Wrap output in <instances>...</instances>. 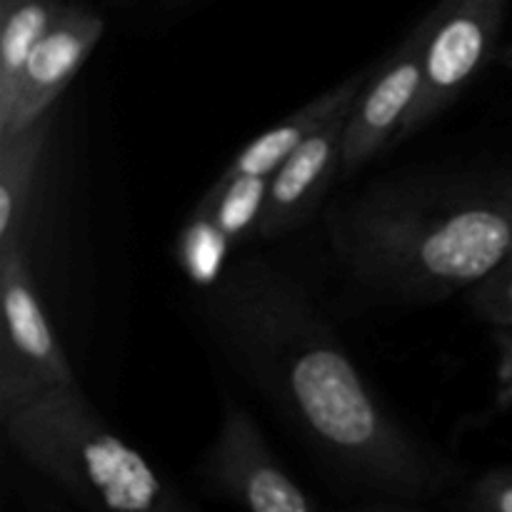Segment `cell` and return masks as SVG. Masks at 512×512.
Here are the masks:
<instances>
[{
    "label": "cell",
    "mask_w": 512,
    "mask_h": 512,
    "mask_svg": "<svg viewBox=\"0 0 512 512\" xmlns=\"http://www.w3.org/2000/svg\"><path fill=\"white\" fill-rule=\"evenodd\" d=\"M213 320L258 383L330 460L400 493H423L443 480V468L380 408L288 278L258 263L233 270L215 293Z\"/></svg>",
    "instance_id": "cell-1"
},
{
    "label": "cell",
    "mask_w": 512,
    "mask_h": 512,
    "mask_svg": "<svg viewBox=\"0 0 512 512\" xmlns=\"http://www.w3.org/2000/svg\"><path fill=\"white\" fill-rule=\"evenodd\" d=\"M358 273L403 295L443 298L512 260V188L443 203H385L363 210L345 235Z\"/></svg>",
    "instance_id": "cell-2"
},
{
    "label": "cell",
    "mask_w": 512,
    "mask_h": 512,
    "mask_svg": "<svg viewBox=\"0 0 512 512\" xmlns=\"http://www.w3.org/2000/svg\"><path fill=\"white\" fill-rule=\"evenodd\" d=\"M15 453L95 512H195L143 453L108 428L80 388L0 400Z\"/></svg>",
    "instance_id": "cell-3"
},
{
    "label": "cell",
    "mask_w": 512,
    "mask_h": 512,
    "mask_svg": "<svg viewBox=\"0 0 512 512\" xmlns=\"http://www.w3.org/2000/svg\"><path fill=\"white\" fill-rule=\"evenodd\" d=\"M510 0H440L430 10L423 93L405 123L413 135L448 110L495 55Z\"/></svg>",
    "instance_id": "cell-4"
},
{
    "label": "cell",
    "mask_w": 512,
    "mask_h": 512,
    "mask_svg": "<svg viewBox=\"0 0 512 512\" xmlns=\"http://www.w3.org/2000/svg\"><path fill=\"white\" fill-rule=\"evenodd\" d=\"M0 400L25 398L45 388H75L68 358L35 295L20 240L0 248Z\"/></svg>",
    "instance_id": "cell-5"
},
{
    "label": "cell",
    "mask_w": 512,
    "mask_h": 512,
    "mask_svg": "<svg viewBox=\"0 0 512 512\" xmlns=\"http://www.w3.org/2000/svg\"><path fill=\"white\" fill-rule=\"evenodd\" d=\"M430 33V13L395 48L373 78L365 80L343 140V173L350 175L390 143L403 138L405 123L423 93V60Z\"/></svg>",
    "instance_id": "cell-6"
},
{
    "label": "cell",
    "mask_w": 512,
    "mask_h": 512,
    "mask_svg": "<svg viewBox=\"0 0 512 512\" xmlns=\"http://www.w3.org/2000/svg\"><path fill=\"white\" fill-rule=\"evenodd\" d=\"M210 473L248 512H313L308 495L270 453L248 410L225 400Z\"/></svg>",
    "instance_id": "cell-7"
},
{
    "label": "cell",
    "mask_w": 512,
    "mask_h": 512,
    "mask_svg": "<svg viewBox=\"0 0 512 512\" xmlns=\"http://www.w3.org/2000/svg\"><path fill=\"white\" fill-rule=\"evenodd\" d=\"M103 33L105 20L98 13L78 5H63L20 73L13 108L8 120L0 125V140L48 118L50 105L68 88Z\"/></svg>",
    "instance_id": "cell-8"
},
{
    "label": "cell",
    "mask_w": 512,
    "mask_h": 512,
    "mask_svg": "<svg viewBox=\"0 0 512 512\" xmlns=\"http://www.w3.org/2000/svg\"><path fill=\"white\" fill-rule=\"evenodd\" d=\"M358 100V98H355ZM355 100L325 120L273 175L255 238H275L303 223L338 170H343V140Z\"/></svg>",
    "instance_id": "cell-9"
},
{
    "label": "cell",
    "mask_w": 512,
    "mask_h": 512,
    "mask_svg": "<svg viewBox=\"0 0 512 512\" xmlns=\"http://www.w3.org/2000/svg\"><path fill=\"white\" fill-rule=\"evenodd\" d=\"M368 73H355L348 80H343L335 88L325 90L320 98L310 100L305 108L285 118L275 128L265 130L263 135L245 145L233 163L223 170L220 178H243V175H258V178H270L320 125L328 118H333L338 110L353 103L363 90Z\"/></svg>",
    "instance_id": "cell-10"
},
{
    "label": "cell",
    "mask_w": 512,
    "mask_h": 512,
    "mask_svg": "<svg viewBox=\"0 0 512 512\" xmlns=\"http://www.w3.org/2000/svg\"><path fill=\"white\" fill-rule=\"evenodd\" d=\"M63 5L60 0H0V125L8 120L30 53Z\"/></svg>",
    "instance_id": "cell-11"
},
{
    "label": "cell",
    "mask_w": 512,
    "mask_h": 512,
    "mask_svg": "<svg viewBox=\"0 0 512 512\" xmlns=\"http://www.w3.org/2000/svg\"><path fill=\"white\" fill-rule=\"evenodd\" d=\"M48 140V118L0 140V248L20 240L30 188Z\"/></svg>",
    "instance_id": "cell-12"
},
{
    "label": "cell",
    "mask_w": 512,
    "mask_h": 512,
    "mask_svg": "<svg viewBox=\"0 0 512 512\" xmlns=\"http://www.w3.org/2000/svg\"><path fill=\"white\" fill-rule=\"evenodd\" d=\"M270 178L243 175V178H218L200 203V213L210 215L230 243L258 235L268 198Z\"/></svg>",
    "instance_id": "cell-13"
},
{
    "label": "cell",
    "mask_w": 512,
    "mask_h": 512,
    "mask_svg": "<svg viewBox=\"0 0 512 512\" xmlns=\"http://www.w3.org/2000/svg\"><path fill=\"white\" fill-rule=\"evenodd\" d=\"M230 240L215 220L205 213H195L190 225L180 238V263L185 273L200 285H210L223 273L225 255H228Z\"/></svg>",
    "instance_id": "cell-14"
},
{
    "label": "cell",
    "mask_w": 512,
    "mask_h": 512,
    "mask_svg": "<svg viewBox=\"0 0 512 512\" xmlns=\"http://www.w3.org/2000/svg\"><path fill=\"white\" fill-rule=\"evenodd\" d=\"M473 303L483 318L500 325H512V263L495 270L475 288Z\"/></svg>",
    "instance_id": "cell-15"
},
{
    "label": "cell",
    "mask_w": 512,
    "mask_h": 512,
    "mask_svg": "<svg viewBox=\"0 0 512 512\" xmlns=\"http://www.w3.org/2000/svg\"><path fill=\"white\" fill-rule=\"evenodd\" d=\"M475 512H512V470L490 473L473 490Z\"/></svg>",
    "instance_id": "cell-16"
},
{
    "label": "cell",
    "mask_w": 512,
    "mask_h": 512,
    "mask_svg": "<svg viewBox=\"0 0 512 512\" xmlns=\"http://www.w3.org/2000/svg\"><path fill=\"white\" fill-rule=\"evenodd\" d=\"M510 328L508 333L503 335V353H500V370H498V403L500 405H512V325H505Z\"/></svg>",
    "instance_id": "cell-17"
},
{
    "label": "cell",
    "mask_w": 512,
    "mask_h": 512,
    "mask_svg": "<svg viewBox=\"0 0 512 512\" xmlns=\"http://www.w3.org/2000/svg\"><path fill=\"white\" fill-rule=\"evenodd\" d=\"M503 60H505V63H508L510 68H512V45H510V48L505 50V53H503Z\"/></svg>",
    "instance_id": "cell-18"
},
{
    "label": "cell",
    "mask_w": 512,
    "mask_h": 512,
    "mask_svg": "<svg viewBox=\"0 0 512 512\" xmlns=\"http://www.w3.org/2000/svg\"><path fill=\"white\" fill-rule=\"evenodd\" d=\"M170 3H175V5H180V3H188V0H170Z\"/></svg>",
    "instance_id": "cell-19"
},
{
    "label": "cell",
    "mask_w": 512,
    "mask_h": 512,
    "mask_svg": "<svg viewBox=\"0 0 512 512\" xmlns=\"http://www.w3.org/2000/svg\"><path fill=\"white\" fill-rule=\"evenodd\" d=\"M510 263H512V260H510Z\"/></svg>",
    "instance_id": "cell-20"
}]
</instances>
